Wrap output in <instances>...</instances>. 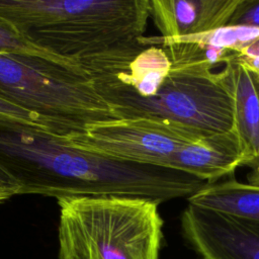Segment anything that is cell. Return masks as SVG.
<instances>
[{"instance_id":"cell-1","label":"cell","mask_w":259,"mask_h":259,"mask_svg":"<svg viewBox=\"0 0 259 259\" xmlns=\"http://www.w3.org/2000/svg\"><path fill=\"white\" fill-rule=\"evenodd\" d=\"M0 169L19 184V195L56 199L123 196L161 203L188 198L207 185L176 169L116 161L71 147L46 131L1 119Z\"/></svg>"},{"instance_id":"cell-2","label":"cell","mask_w":259,"mask_h":259,"mask_svg":"<svg viewBox=\"0 0 259 259\" xmlns=\"http://www.w3.org/2000/svg\"><path fill=\"white\" fill-rule=\"evenodd\" d=\"M0 18L33 46L79 62L144 35L150 0H0Z\"/></svg>"},{"instance_id":"cell-3","label":"cell","mask_w":259,"mask_h":259,"mask_svg":"<svg viewBox=\"0 0 259 259\" xmlns=\"http://www.w3.org/2000/svg\"><path fill=\"white\" fill-rule=\"evenodd\" d=\"M59 259H160L159 203L137 197L57 199Z\"/></svg>"},{"instance_id":"cell-4","label":"cell","mask_w":259,"mask_h":259,"mask_svg":"<svg viewBox=\"0 0 259 259\" xmlns=\"http://www.w3.org/2000/svg\"><path fill=\"white\" fill-rule=\"evenodd\" d=\"M0 99L35 114L60 138L117 119L73 60L0 53Z\"/></svg>"},{"instance_id":"cell-5","label":"cell","mask_w":259,"mask_h":259,"mask_svg":"<svg viewBox=\"0 0 259 259\" xmlns=\"http://www.w3.org/2000/svg\"><path fill=\"white\" fill-rule=\"evenodd\" d=\"M157 118L205 135L234 128L232 63L220 72L174 67L157 93L131 107L121 119Z\"/></svg>"},{"instance_id":"cell-6","label":"cell","mask_w":259,"mask_h":259,"mask_svg":"<svg viewBox=\"0 0 259 259\" xmlns=\"http://www.w3.org/2000/svg\"><path fill=\"white\" fill-rule=\"evenodd\" d=\"M206 136L173 121L131 118L93 123L82 133L59 138L71 147L116 161L166 167L179 149Z\"/></svg>"},{"instance_id":"cell-7","label":"cell","mask_w":259,"mask_h":259,"mask_svg":"<svg viewBox=\"0 0 259 259\" xmlns=\"http://www.w3.org/2000/svg\"><path fill=\"white\" fill-rule=\"evenodd\" d=\"M180 224L201 259H259V223L188 203Z\"/></svg>"},{"instance_id":"cell-8","label":"cell","mask_w":259,"mask_h":259,"mask_svg":"<svg viewBox=\"0 0 259 259\" xmlns=\"http://www.w3.org/2000/svg\"><path fill=\"white\" fill-rule=\"evenodd\" d=\"M240 0H150V17L166 38L226 26Z\"/></svg>"},{"instance_id":"cell-9","label":"cell","mask_w":259,"mask_h":259,"mask_svg":"<svg viewBox=\"0 0 259 259\" xmlns=\"http://www.w3.org/2000/svg\"><path fill=\"white\" fill-rule=\"evenodd\" d=\"M244 156L235 128L209 135L179 149L166 163L207 184L218 182L243 166Z\"/></svg>"},{"instance_id":"cell-10","label":"cell","mask_w":259,"mask_h":259,"mask_svg":"<svg viewBox=\"0 0 259 259\" xmlns=\"http://www.w3.org/2000/svg\"><path fill=\"white\" fill-rule=\"evenodd\" d=\"M234 128L238 134L243 166L259 164V77L241 64L232 63Z\"/></svg>"},{"instance_id":"cell-11","label":"cell","mask_w":259,"mask_h":259,"mask_svg":"<svg viewBox=\"0 0 259 259\" xmlns=\"http://www.w3.org/2000/svg\"><path fill=\"white\" fill-rule=\"evenodd\" d=\"M187 201L259 223V185L228 179L205 185Z\"/></svg>"},{"instance_id":"cell-12","label":"cell","mask_w":259,"mask_h":259,"mask_svg":"<svg viewBox=\"0 0 259 259\" xmlns=\"http://www.w3.org/2000/svg\"><path fill=\"white\" fill-rule=\"evenodd\" d=\"M156 40L166 51L172 66L211 70L217 66L232 63L237 52L212 46L187 41L179 38H166L155 35Z\"/></svg>"},{"instance_id":"cell-13","label":"cell","mask_w":259,"mask_h":259,"mask_svg":"<svg viewBox=\"0 0 259 259\" xmlns=\"http://www.w3.org/2000/svg\"><path fill=\"white\" fill-rule=\"evenodd\" d=\"M258 36L259 28L226 25L203 33L179 37V39L204 44L238 53Z\"/></svg>"},{"instance_id":"cell-14","label":"cell","mask_w":259,"mask_h":259,"mask_svg":"<svg viewBox=\"0 0 259 259\" xmlns=\"http://www.w3.org/2000/svg\"><path fill=\"white\" fill-rule=\"evenodd\" d=\"M0 53L22 54L54 60H69L41 50L23 37L12 25L0 18Z\"/></svg>"},{"instance_id":"cell-15","label":"cell","mask_w":259,"mask_h":259,"mask_svg":"<svg viewBox=\"0 0 259 259\" xmlns=\"http://www.w3.org/2000/svg\"><path fill=\"white\" fill-rule=\"evenodd\" d=\"M0 119L39 128L54 135L38 116L2 99H0Z\"/></svg>"},{"instance_id":"cell-16","label":"cell","mask_w":259,"mask_h":259,"mask_svg":"<svg viewBox=\"0 0 259 259\" xmlns=\"http://www.w3.org/2000/svg\"><path fill=\"white\" fill-rule=\"evenodd\" d=\"M227 25L259 28V0H240Z\"/></svg>"},{"instance_id":"cell-17","label":"cell","mask_w":259,"mask_h":259,"mask_svg":"<svg viewBox=\"0 0 259 259\" xmlns=\"http://www.w3.org/2000/svg\"><path fill=\"white\" fill-rule=\"evenodd\" d=\"M232 63L245 66L259 77V36L241 49Z\"/></svg>"},{"instance_id":"cell-18","label":"cell","mask_w":259,"mask_h":259,"mask_svg":"<svg viewBox=\"0 0 259 259\" xmlns=\"http://www.w3.org/2000/svg\"><path fill=\"white\" fill-rule=\"evenodd\" d=\"M19 184L0 169V204L19 195Z\"/></svg>"},{"instance_id":"cell-19","label":"cell","mask_w":259,"mask_h":259,"mask_svg":"<svg viewBox=\"0 0 259 259\" xmlns=\"http://www.w3.org/2000/svg\"><path fill=\"white\" fill-rule=\"evenodd\" d=\"M248 183L253 185H259V164L251 169V171L247 174Z\"/></svg>"}]
</instances>
